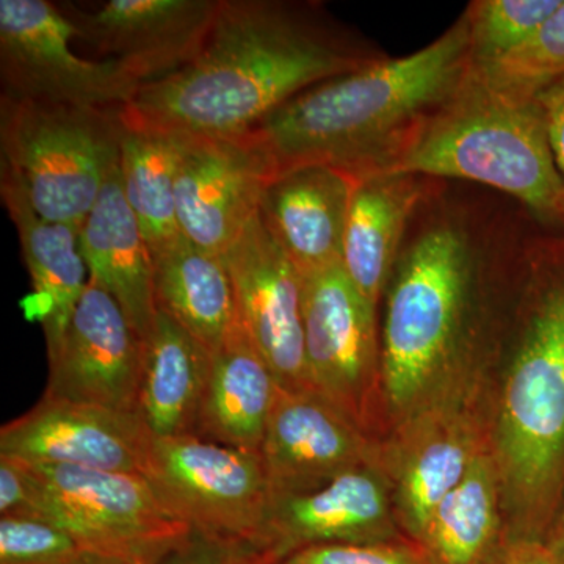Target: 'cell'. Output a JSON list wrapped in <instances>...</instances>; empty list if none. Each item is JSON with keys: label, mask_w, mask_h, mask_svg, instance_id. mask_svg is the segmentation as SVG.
<instances>
[{"label": "cell", "mask_w": 564, "mask_h": 564, "mask_svg": "<svg viewBox=\"0 0 564 564\" xmlns=\"http://www.w3.org/2000/svg\"><path fill=\"white\" fill-rule=\"evenodd\" d=\"M375 58L318 7L221 0L198 57L141 85L121 118L187 135H240L300 93Z\"/></svg>", "instance_id": "1"}, {"label": "cell", "mask_w": 564, "mask_h": 564, "mask_svg": "<svg viewBox=\"0 0 564 564\" xmlns=\"http://www.w3.org/2000/svg\"><path fill=\"white\" fill-rule=\"evenodd\" d=\"M527 236L445 193L426 196L388 284L381 389L404 417L464 364L481 362L486 274Z\"/></svg>", "instance_id": "2"}, {"label": "cell", "mask_w": 564, "mask_h": 564, "mask_svg": "<svg viewBox=\"0 0 564 564\" xmlns=\"http://www.w3.org/2000/svg\"><path fill=\"white\" fill-rule=\"evenodd\" d=\"M469 69L463 13L423 50L406 57H378L314 85L247 133L267 155L273 177L303 165H328L355 177L392 172Z\"/></svg>", "instance_id": "3"}, {"label": "cell", "mask_w": 564, "mask_h": 564, "mask_svg": "<svg viewBox=\"0 0 564 564\" xmlns=\"http://www.w3.org/2000/svg\"><path fill=\"white\" fill-rule=\"evenodd\" d=\"M492 452L514 538L544 541L564 496V231L530 245Z\"/></svg>", "instance_id": "4"}, {"label": "cell", "mask_w": 564, "mask_h": 564, "mask_svg": "<svg viewBox=\"0 0 564 564\" xmlns=\"http://www.w3.org/2000/svg\"><path fill=\"white\" fill-rule=\"evenodd\" d=\"M392 172L491 187L516 199L545 228L564 231V184L543 102L494 90L470 69Z\"/></svg>", "instance_id": "5"}, {"label": "cell", "mask_w": 564, "mask_h": 564, "mask_svg": "<svg viewBox=\"0 0 564 564\" xmlns=\"http://www.w3.org/2000/svg\"><path fill=\"white\" fill-rule=\"evenodd\" d=\"M121 107L70 106L0 95V163L28 188L47 221L82 228L120 166Z\"/></svg>", "instance_id": "6"}, {"label": "cell", "mask_w": 564, "mask_h": 564, "mask_svg": "<svg viewBox=\"0 0 564 564\" xmlns=\"http://www.w3.org/2000/svg\"><path fill=\"white\" fill-rule=\"evenodd\" d=\"M24 464L33 485L32 516L61 525L87 554L154 564L193 534L144 475Z\"/></svg>", "instance_id": "7"}, {"label": "cell", "mask_w": 564, "mask_h": 564, "mask_svg": "<svg viewBox=\"0 0 564 564\" xmlns=\"http://www.w3.org/2000/svg\"><path fill=\"white\" fill-rule=\"evenodd\" d=\"M480 362L456 369L411 413L380 455L399 524L417 541L434 508L489 447L478 417Z\"/></svg>", "instance_id": "8"}, {"label": "cell", "mask_w": 564, "mask_h": 564, "mask_svg": "<svg viewBox=\"0 0 564 564\" xmlns=\"http://www.w3.org/2000/svg\"><path fill=\"white\" fill-rule=\"evenodd\" d=\"M147 477L193 533L258 551L272 503L261 452L193 434L154 437Z\"/></svg>", "instance_id": "9"}, {"label": "cell", "mask_w": 564, "mask_h": 564, "mask_svg": "<svg viewBox=\"0 0 564 564\" xmlns=\"http://www.w3.org/2000/svg\"><path fill=\"white\" fill-rule=\"evenodd\" d=\"M65 14L47 0H0L2 95L31 101L118 109L141 84L113 61H87L70 50Z\"/></svg>", "instance_id": "10"}, {"label": "cell", "mask_w": 564, "mask_h": 564, "mask_svg": "<svg viewBox=\"0 0 564 564\" xmlns=\"http://www.w3.org/2000/svg\"><path fill=\"white\" fill-rule=\"evenodd\" d=\"M303 329L311 389L366 430L381 383L377 307L343 263L303 276Z\"/></svg>", "instance_id": "11"}, {"label": "cell", "mask_w": 564, "mask_h": 564, "mask_svg": "<svg viewBox=\"0 0 564 564\" xmlns=\"http://www.w3.org/2000/svg\"><path fill=\"white\" fill-rule=\"evenodd\" d=\"M221 258L231 274L239 323L280 388L313 391L304 358L303 274L259 214Z\"/></svg>", "instance_id": "12"}, {"label": "cell", "mask_w": 564, "mask_h": 564, "mask_svg": "<svg viewBox=\"0 0 564 564\" xmlns=\"http://www.w3.org/2000/svg\"><path fill=\"white\" fill-rule=\"evenodd\" d=\"M221 0H110L95 10L58 3L74 39L113 61L141 85L195 61Z\"/></svg>", "instance_id": "13"}, {"label": "cell", "mask_w": 564, "mask_h": 564, "mask_svg": "<svg viewBox=\"0 0 564 564\" xmlns=\"http://www.w3.org/2000/svg\"><path fill=\"white\" fill-rule=\"evenodd\" d=\"M154 436L139 411L43 395L0 430V455L147 477Z\"/></svg>", "instance_id": "14"}, {"label": "cell", "mask_w": 564, "mask_h": 564, "mask_svg": "<svg viewBox=\"0 0 564 564\" xmlns=\"http://www.w3.org/2000/svg\"><path fill=\"white\" fill-rule=\"evenodd\" d=\"M272 166L247 132L192 135L176 181L177 225L202 250L223 256L259 214Z\"/></svg>", "instance_id": "15"}, {"label": "cell", "mask_w": 564, "mask_h": 564, "mask_svg": "<svg viewBox=\"0 0 564 564\" xmlns=\"http://www.w3.org/2000/svg\"><path fill=\"white\" fill-rule=\"evenodd\" d=\"M144 343L113 296L88 282L61 347L47 358L44 395L139 411Z\"/></svg>", "instance_id": "16"}, {"label": "cell", "mask_w": 564, "mask_h": 564, "mask_svg": "<svg viewBox=\"0 0 564 564\" xmlns=\"http://www.w3.org/2000/svg\"><path fill=\"white\" fill-rule=\"evenodd\" d=\"M272 499L313 491L337 475L380 466L366 430L314 391L278 389L261 447Z\"/></svg>", "instance_id": "17"}, {"label": "cell", "mask_w": 564, "mask_h": 564, "mask_svg": "<svg viewBox=\"0 0 564 564\" xmlns=\"http://www.w3.org/2000/svg\"><path fill=\"white\" fill-rule=\"evenodd\" d=\"M391 486L380 466L337 475L313 491L270 503L258 551L272 564L317 544H375L399 540Z\"/></svg>", "instance_id": "18"}, {"label": "cell", "mask_w": 564, "mask_h": 564, "mask_svg": "<svg viewBox=\"0 0 564 564\" xmlns=\"http://www.w3.org/2000/svg\"><path fill=\"white\" fill-rule=\"evenodd\" d=\"M0 198L20 237L22 259L31 274L32 292L22 299L24 318L39 323L47 358L61 347L70 317L87 289V265L82 258L76 226L41 218L28 188L9 166L0 163Z\"/></svg>", "instance_id": "19"}, {"label": "cell", "mask_w": 564, "mask_h": 564, "mask_svg": "<svg viewBox=\"0 0 564 564\" xmlns=\"http://www.w3.org/2000/svg\"><path fill=\"white\" fill-rule=\"evenodd\" d=\"M352 182L333 166L303 165L263 188L259 217L303 276L343 263Z\"/></svg>", "instance_id": "20"}, {"label": "cell", "mask_w": 564, "mask_h": 564, "mask_svg": "<svg viewBox=\"0 0 564 564\" xmlns=\"http://www.w3.org/2000/svg\"><path fill=\"white\" fill-rule=\"evenodd\" d=\"M434 185L436 181L404 172L364 174L352 182L343 269L375 307L388 288L414 215Z\"/></svg>", "instance_id": "21"}, {"label": "cell", "mask_w": 564, "mask_h": 564, "mask_svg": "<svg viewBox=\"0 0 564 564\" xmlns=\"http://www.w3.org/2000/svg\"><path fill=\"white\" fill-rule=\"evenodd\" d=\"M88 282L113 296L141 339L150 336L159 310L154 261L139 220L122 191L118 166L104 184L79 232Z\"/></svg>", "instance_id": "22"}, {"label": "cell", "mask_w": 564, "mask_h": 564, "mask_svg": "<svg viewBox=\"0 0 564 564\" xmlns=\"http://www.w3.org/2000/svg\"><path fill=\"white\" fill-rule=\"evenodd\" d=\"M278 389L269 364L237 323L228 339L212 352L195 436L261 452Z\"/></svg>", "instance_id": "23"}, {"label": "cell", "mask_w": 564, "mask_h": 564, "mask_svg": "<svg viewBox=\"0 0 564 564\" xmlns=\"http://www.w3.org/2000/svg\"><path fill=\"white\" fill-rule=\"evenodd\" d=\"M139 413L155 440L195 436L212 352L159 311L143 340Z\"/></svg>", "instance_id": "24"}, {"label": "cell", "mask_w": 564, "mask_h": 564, "mask_svg": "<svg viewBox=\"0 0 564 564\" xmlns=\"http://www.w3.org/2000/svg\"><path fill=\"white\" fill-rule=\"evenodd\" d=\"M155 304L161 313L214 352L239 323L231 274L221 256L184 236L152 252Z\"/></svg>", "instance_id": "25"}, {"label": "cell", "mask_w": 564, "mask_h": 564, "mask_svg": "<svg viewBox=\"0 0 564 564\" xmlns=\"http://www.w3.org/2000/svg\"><path fill=\"white\" fill-rule=\"evenodd\" d=\"M502 480L492 447L475 458L462 484L434 508L415 544L432 564H489L502 547Z\"/></svg>", "instance_id": "26"}, {"label": "cell", "mask_w": 564, "mask_h": 564, "mask_svg": "<svg viewBox=\"0 0 564 564\" xmlns=\"http://www.w3.org/2000/svg\"><path fill=\"white\" fill-rule=\"evenodd\" d=\"M187 133L124 124L121 182L151 252L182 236L177 225L176 181L191 143Z\"/></svg>", "instance_id": "27"}, {"label": "cell", "mask_w": 564, "mask_h": 564, "mask_svg": "<svg viewBox=\"0 0 564 564\" xmlns=\"http://www.w3.org/2000/svg\"><path fill=\"white\" fill-rule=\"evenodd\" d=\"M470 70L505 95L540 98L564 79V0L521 46L488 65L470 66Z\"/></svg>", "instance_id": "28"}, {"label": "cell", "mask_w": 564, "mask_h": 564, "mask_svg": "<svg viewBox=\"0 0 564 564\" xmlns=\"http://www.w3.org/2000/svg\"><path fill=\"white\" fill-rule=\"evenodd\" d=\"M563 0H475L464 11L469 31L470 66H485L510 54Z\"/></svg>", "instance_id": "29"}, {"label": "cell", "mask_w": 564, "mask_h": 564, "mask_svg": "<svg viewBox=\"0 0 564 564\" xmlns=\"http://www.w3.org/2000/svg\"><path fill=\"white\" fill-rule=\"evenodd\" d=\"M87 552L41 516H0V564H79Z\"/></svg>", "instance_id": "30"}, {"label": "cell", "mask_w": 564, "mask_h": 564, "mask_svg": "<svg viewBox=\"0 0 564 564\" xmlns=\"http://www.w3.org/2000/svg\"><path fill=\"white\" fill-rule=\"evenodd\" d=\"M272 564H432L417 544H317L299 549Z\"/></svg>", "instance_id": "31"}, {"label": "cell", "mask_w": 564, "mask_h": 564, "mask_svg": "<svg viewBox=\"0 0 564 564\" xmlns=\"http://www.w3.org/2000/svg\"><path fill=\"white\" fill-rule=\"evenodd\" d=\"M33 514V485L28 466L0 455V516Z\"/></svg>", "instance_id": "32"}, {"label": "cell", "mask_w": 564, "mask_h": 564, "mask_svg": "<svg viewBox=\"0 0 564 564\" xmlns=\"http://www.w3.org/2000/svg\"><path fill=\"white\" fill-rule=\"evenodd\" d=\"M247 551L250 549L214 543L193 533L154 564H240Z\"/></svg>", "instance_id": "33"}, {"label": "cell", "mask_w": 564, "mask_h": 564, "mask_svg": "<svg viewBox=\"0 0 564 564\" xmlns=\"http://www.w3.org/2000/svg\"><path fill=\"white\" fill-rule=\"evenodd\" d=\"M547 117L549 139L554 152L556 169L564 184V79L556 82L540 96Z\"/></svg>", "instance_id": "34"}, {"label": "cell", "mask_w": 564, "mask_h": 564, "mask_svg": "<svg viewBox=\"0 0 564 564\" xmlns=\"http://www.w3.org/2000/svg\"><path fill=\"white\" fill-rule=\"evenodd\" d=\"M489 564H556L544 541L514 538L502 544Z\"/></svg>", "instance_id": "35"}, {"label": "cell", "mask_w": 564, "mask_h": 564, "mask_svg": "<svg viewBox=\"0 0 564 564\" xmlns=\"http://www.w3.org/2000/svg\"><path fill=\"white\" fill-rule=\"evenodd\" d=\"M544 543L554 555L556 564H564V496Z\"/></svg>", "instance_id": "36"}, {"label": "cell", "mask_w": 564, "mask_h": 564, "mask_svg": "<svg viewBox=\"0 0 564 564\" xmlns=\"http://www.w3.org/2000/svg\"><path fill=\"white\" fill-rule=\"evenodd\" d=\"M79 564H132L121 560L104 558V556L87 554Z\"/></svg>", "instance_id": "37"}, {"label": "cell", "mask_w": 564, "mask_h": 564, "mask_svg": "<svg viewBox=\"0 0 564 564\" xmlns=\"http://www.w3.org/2000/svg\"><path fill=\"white\" fill-rule=\"evenodd\" d=\"M240 564H269V562H267L259 552L250 549V551H247V554H245L242 563Z\"/></svg>", "instance_id": "38"}]
</instances>
